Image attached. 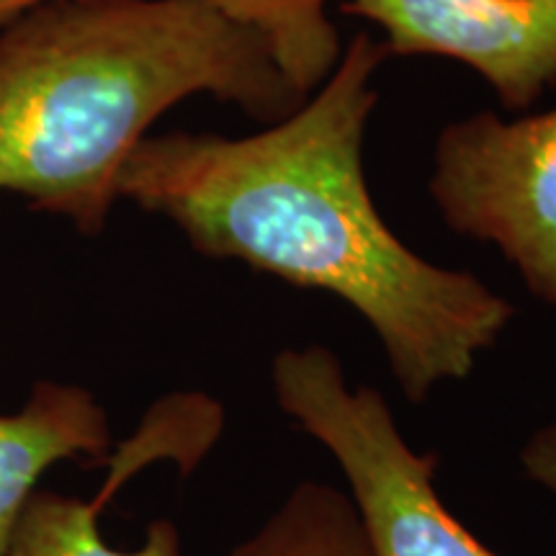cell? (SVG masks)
<instances>
[{"label":"cell","instance_id":"4","mask_svg":"<svg viewBox=\"0 0 556 556\" xmlns=\"http://www.w3.org/2000/svg\"><path fill=\"white\" fill-rule=\"evenodd\" d=\"M428 191L454 232L495 245L556 309V106L516 122L479 111L446 124Z\"/></svg>","mask_w":556,"mask_h":556},{"label":"cell","instance_id":"2","mask_svg":"<svg viewBox=\"0 0 556 556\" xmlns=\"http://www.w3.org/2000/svg\"><path fill=\"white\" fill-rule=\"evenodd\" d=\"M287 119L266 45L193 0H60L0 26V191L99 235L131 152L191 96Z\"/></svg>","mask_w":556,"mask_h":556},{"label":"cell","instance_id":"10","mask_svg":"<svg viewBox=\"0 0 556 556\" xmlns=\"http://www.w3.org/2000/svg\"><path fill=\"white\" fill-rule=\"evenodd\" d=\"M520 467L531 482L556 497V415L520 448Z\"/></svg>","mask_w":556,"mask_h":556},{"label":"cell","instance_id":"1","mask_svg":"<svg viewBox=\"0 0 556 556\" xmlns=\"http://www.w3.org/2000/svg\"><path fill=\"white\" fill-rule=\"evenodd\" d=\"M387 58L384 41L361 31L330 78L263 131L144 137L119 199L170 219L208 258L343 299L379 338L402 394L422 402L475 371L516 307L469 270L417 255L379 214L364 135Z\"/></svg>","mask_w":556,"mask_h":556},{"label":"cell","instance_id":"11","mask_svg":"<svg viewBox=\"0 0 556 556\" xmlns=\"http://www.w3.org/2000/svg\"><path fill=\"white\" fill-rule=\"evenodd\" d=\"M50 3H60V0H0V26L11 24L24 13L37 11L41 5H50Z\"/></svg>","mask_w":556,"mask_h":556},{"label":"cell","instance_id":"3","mask_svg":"<svg viewBox=\"0 0 556 556\" xmlns=\"http://www.w3.org/2000/svg\"><path fill=\"white\" fill-rule=\"evenodd\" d=\"M270 384L281 413L343 469L368 556H500L443 505L435 490L441 458L417 454L387 400L348 384L330 348L281 351Z\"/></svg>","mask_w":556,"mask_h":556},{"label":"cell","instance_id":"6","mask_svg":"<svg viewBox=\"0 0 556 556\" xmlns=\"http://www.w3.org/2000/svg\"><path fill=\"white\" fill-rule=\"evenodd\" d=\"M109 446L106 409L83 387L41 381L24 407L0 415V556L41 475L65 458H99Z\"/></svg>","mask_w":556,"mask_h":556},{"label":"cell","instance_id":"5","mask_svg":"<svg viewBox=\"0 0 556 556\" xmlns=\"http://www.w3.org/2000/svg\"><path fill=\"white\" fill-rule=\"evenodd\" d=\"M340 9L377 24L389 54L471 67L507 111L531 109L556 86V0H340Z\"/></svg>","mask_w":556,"mask_h":556},{"label":"cell","instance_id":"9","mask_svg":"<svg viewBox=\"0 0 556 556\" xmlns=\"http://www.w3.org/2000/svg\"><path fill=\"white\" fill-rule=\"evenodd\" d=\"M235 554L368 556V546L348 495L330 484L302 482Z\"/></svg>","mask_w":556,"mask_h":556},{"label":"cell","instance_id":"7","mask_svg":"<svg viewBox=\"0 0 556 556\" xmlns=\"http://www.w3.org/2000/svg\"><path fill=\"white\" fill-rule=\"evenodd\" d=\"M253 31L283 80L302 99L330 78L343 54L338 26L328 16L330 0H193Z\"/></svg>","mask_w":556,"mask_h":556},{"label":"cell","instance_id":"12","mask_svg":"<svg viewBox=\"0 0 556 556\" xmlns=\"http://www.w3.org/2000/svg\"><path fill=\"white\" fill-rule=\"evenodd\" d=\"M229 556H238V554H235V552H232V554H229Z\"/></svg>","mask_w":556,"mask_h":556},{"label":"cell","instance_id":"8","mask_svg":"<svg viewBox=\"0 0 556 556\" xmlns=\"http://www.w3.org/2000/svg\"><path fill=\"white\" fill-rule=\"evenodd\" d=\"M80 497L37 490L29 497L3 556H184L178 528L170 520H155L148 528L144 544L135 552L109 546L99 531V507Z\"/></svg>","mask_w":556,"mask_h":556}]
</instances>
